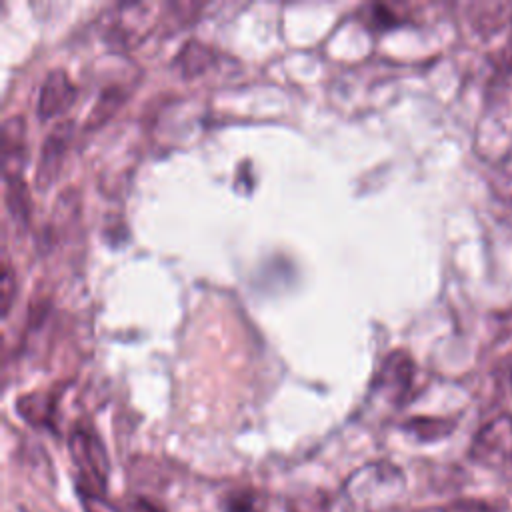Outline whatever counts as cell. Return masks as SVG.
<instances>
[{"instance_id":"6da1fadb","label":"cell","mask_w":512,"mask_h":512,"mask_svg":"<svg viewBox=\"0 0 512 512\" xmlns=\"http://www.w3.org/2000/svg\"><path fill=\"white\" fill-rule=\"evenodd\" d=\"M404 474L390 462H372L352 472L340 490L344 512H390L404 494Z\"/></svg>"},{"instance_id":"7a4b0ae2","label":"cell","mask_w":512,"mask_h":512,"mask_svg":"<svg viewBox=\"0 0 512 512\" xmlns=\"http://www.w3.org/2000/svg\"><path fill=\"white\" fill-rule=\"evenodd\" d=\"M68 450H70V456H72L76 468L80 470V474L84 478L82 484L88 482L92 488H98L102 492L108 482L110 462H108V456H106V450H104L100 438L92 430H88L84 426H76L70 432ZM92 488H88V490H92Z\"/></svg>"},{"instance_id":"3957f363","label":"cell","mask_w":512,"mask_h":512,"mask_svg":"<svg viewBox=\"0 0 512 512\" xmlns=\"http://www.w3.org/2000/svg\"><path fill=\"white\" fill-rule=\"evenodd\" d=\"M470 458L482 466H502L512 458V414L500 412L480 426L472 444Z\"/></svg>"},{"instance_id":"277c9868","label":"cell","mask_w":512,"mask_h":512,"mask_svg":"<svg viewBox=\"0 0 512 512\" xmlns=\"http://www.w3.org/2000/svg\"><path fill=\"white\" fill-rule=\"evenodd\" d=\"M72 126H74L72 120H62L44 138L38 166H36V176H34V184L38 190H46L58 178L64 164V156L72 140V130H74Z\"/></svg>"},{"instance_id":"5b68a950","label":"cell","mask_w":512,"mask_h":512,"mask_svg":"<svg viewBox=\"0 0 512 512\" xmlns=\"http://www.w3.org/2000/svg\"><path fill=\"white\" fill-rule=\"evenodd\" d=\"M76 98V86L72 84L70 76L66 70L62 68H54L46 74L42 86H40V94H38V116L42 120L52 118L64 110L70 108V104Z\"/></svg>"},{"instance_id":"8992f818","label":"cell","mask_w":512,"mask_h":512,"mask_svg":"<svg viewBox=\"0 0 512 512\" xmlns=\"http://www.w3.org/2000/svg\"><path fill=\"white\" fill-rule=\"evenodd\" d=\"M412 378H414L412 358L404 350H392L384 358V362H382V366L376 374L374 384L384 386L386 390H390L394 394L396 402H400L406 396V392L410 390Z\"/></svg>"},{"instance_id":"52a82bcc","label":"cell","mask_w":512,"mask_h":512,"mask_svg":"<svg viewBox=\"0 0 512 512\" xmlns=\"http://www.w3.org/2000/svg\"><path fill=\"white\" fill-rule=\"evenodd\" d=\"M24 118L8 116L2 122V168L4 176L20 174L24 162Z\"/></svg>"},{"instance_id":"ba28073f","label":"cell","mask_w":512,"mask_h":512,"mask_svg":"<svg viewBox=\"0 0 512 512\" xmlns=\"http://www.w3.org/2000/svg\"><path fill=\"white\" fill-rule=\"evenodd\" d=\"M470 22L480 34H496L512 24V2H476L470 6Z\"/></svg>"},{"instance_id":"9c48e42d","label":"cell","mask_w":512,"mask_h":512,"mask_svg":"<svg viewBox=\"0 0 512 512\" xmlns=\"http://www.w3.org/2000/svg\"><path fill=\"white\" fill-rule=\"evenodd\" d=\"M4 202H6L8 214L12 216V220L26 228L30 222L32 202H30L28 186L20 174L4 176Z\"/></svg>"},{"instance_id":"30bf717a","label":"cell","mask_w":512,"mask_h":512,"mask_svg":"<svg viewBox=\"0 0 512 512\" xmlns=\"http://www.w3.org/2000/svg\"><path fill=\"white\" fill-rule=\"evenodd\" d=\"M212 58H214V52L210 50V46L198 40H188L178 52V56L174 58V66L182 76L194 78L212 64Z\"/></svg>"},{"instance_id":"8fae6325","label":"cell","mask_w":512,"mask_h":512,"mask_svg":"<svg viewBox=\"0 0 512 512\" xmlns=\"http://www.w3.org/2000/svg\"><path fill=\"white\" fill-rule=\"evenodd\" d=\"M402 428L416 436L418 440L422 442H430V440H438V438H444L452 432L454 428V422L452 420H446V418H432V416H416V418H410L402 424Z\"/></svg>"},{"instance_id":"7c38bea8","label":"cell","mask_w":512,"mask_h":512,"mask_svg":"<svg viewBox=\"0 0 512 512\" xmlns=\"http://www.w3.org/2000/svg\"><path fill=\"white\" fill-rule=\"evenodd\" d=\"M18 412L22 414L24 420L32 422V424H46L52 416L54 410V400L48 394H26L20 396L18 400Z\"/></svg>"},{"instance_id":"4fadbf2b","label":"cell","mask_w":512,"mask_h":512,"mask_svg":"<svg viewBox=\"0 0 512 512\" xmlns=\"http://www.w3.org/2000/svg\"><path fill=\"white\" fill-rule=\"evenodd\" d=\"M124 98H126V92L122 88H118V86L104 88L100 92V96H98V102L94 104V108H92V112L88 116L86 126L94 128V126L106 122L116 112V108L124 102Z\"/></svg>"},{"instance_id":"5bb4252c","label":"cell","mask_w":512,"mask_h":512,"mask_svg":"<svg viewBox=\"0 0 512 512\" xmlns=\"http://www.w3.org/2000/svg\"><path fill=\"white\" fill-rule=\"evenodd\" d=\"M286 512H330V498L320 490L300 492L288 498Z\"/></svg>"},{"instance_id":"9a60e30c","label":"cell","mask_w":512,"mask_h":512,"mask_svg":"<svg viewBox=\"0 0 512 512\" xmlns=\"http://www.w3.org/2000/svg\"><path fill=\"white\" fill-rule=\"evenodd\" d=\"M226 512H264V504L256 492L242 490L228 498Z\"/></svg>"},{"instance_id":"2e32d148","label":"cell","mask_w":512,"mask_h":512,"mask_svg":"<svg viewBox=\"0 0 512 512\" xmlns=\"http://www.w3.org/2000/svg\"><path fill=\"white\" fill-rule=\"evenodd\" d=\"M80 500L84 512H122L116 504L106 500L100 490H88L80 486Z\"/></svg>"},{"instance_id":"e0dca14e","label":"cell","mask_w":512,"mask_h":512,"mask_svg":"<svg viewBox=\"0 0 512 512\" xmlns=\"http://www.w3.org/2000/svg\"><path fill=\"white\" fill-rule=\"evenodd\" d=\"M14 296H16V276H14V270L10 268L8 260H4L2 280H0V304H2V314L4 316L8 314Z\"/></svg>"},{"instance_id":"ac0fdd59","label":"cell","mask_w":512,"mask_h":512,"mask_svg":"<svg viewBox=\"0 0 512 512\" xmlns=\"http://www.w3.org/2000/svg\"><path fill=\"white\" fill-rule=\"evenodd\" d=\"M368 22L376 28H390V26L400 24L402 18L388 4H372L370 14H368Z\"/></svg>"},{"instance_id":"d6986e66","label":"cell","mask_w":512,"mask_h":512,"mask_svg":"<svg viewBox=\"0 0 512 512\" xmlns=\"http://www.w3.org/2000/svg\"><path fill=\"white\" fill-rule=\"evenodd\" d=\"M134 512H164V510L158 508L156 504L144 500V498H138V500L134 502Z\"/></svg>"},{"instance_id":"ffe728a7","label":"cell","mask_w":512,"mask_h":512,"mask_svg":"<svg viewBox=\"0 0 512 512\" xmlns=\"http://www.w3.org/2000/svg\"><path fill=\"white\" fill-rule=\"evenodd\" d=\"M502 372H504V382H506V386H508V390H510V394H512V356H508V358L504 360Z\"/></svg>"},{"instance_id":"44dd1931","label":"cell","mask_w":512,"mask_h":512,"mask_svg":"<svg viewBox=\"0 0 512 512\" xmlns=\"http://www.w3.org/2000/svg\"><path fill=\"white\" fill-rule=\"evenodd\" d=\"M416 512H456V510H454V506H426Z\"/></svg>"}]
</instances>
